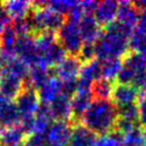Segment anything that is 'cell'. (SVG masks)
I'll return each instance as SVG.
<instances>
[{
	"label": "cell",
	"instance_id": "2e32d148",
	"mask_svg": "<svg viewBox=\"0 0 146 146\" xmlns=\"http://www.w3.org/2000/svg\"><path fill=\"white\" fill-rule=\"evenodd\" d=\"M61 85L62 81L57 77L49 78L48 81L38 91H36L40 102L50 105L54 99H57L61 95Z\"/></svg>",
	"mask_w": 146,
	"mask_h": 146
},
{
	"label": "cell",
	"instance_id": "ffe728a7",
	"mask_svg": "<svg viewBox=\"0 0 146 146\" xmlns=\"http://www.w3.org/2000/svg\"><path fill=\"white\" fill-rule=\"evenodd\" d=\"M21 115L14 102H7L0 107V127H12L21 123Z\"/></svg>",
	"mask_w": 146,
	"mask_h": 146
},
{
	"label": "cell",
	"instance_id": "ba28073f",
	"mask_svg": "<svg viewBox=\"0 0 146 146\" xmlns=\"http://www.w3.org/2000/svg\"><path fill=\"white\" fill-rule=\"evenodd\" d=\"M92 102H93V96H92L91 91L77 90L76 94L70 98L72 116H70L69 123L73 125V127L78 125V122H80L82 115L88 110Z\"/></svg>",
	"mask_w": 146,
	"mask_h": 146
},
{
	"label": "cell",
	"instance_id": "8d00e7d4",
	"mask_svg": "<svg viewBox=\"0 0 146 146\" xmlns=\"http://www.w3.org/2000/svg\"><path fill=\"white\" fill-rule=\"evenodd\" d=\"M7 102H9V100H7V99H5V98H4L3 96L0 94V107H1L2 105H4V104H5Z\"/></svg>",
	"mask_w": 146,
	"mask_h": 146
},
{
	"label": "cell",
	"instance_id": "1f68e13d",
	"mask_svg": "<svg viewBox=\"0 0 146 146\" xmlns=\"http://www.w3.org/2000/svg\"><path fill=\"white\" fill-rule=\"evenodd\" d=\"M78 90V81L76 80H67V81H62L61 85V95L67 98L73 97L76 94Z\"/></svg>",
	"mask_w": 146,
	"mask_h": 146
},
{
	"label": "cell",
	"instance_id": "d6986e66",
	"mask_svg": "<svg viewBox=\"0 0 146 146\" xmlns=\"http://www.w3.org/2000/svg\"><path fill=\"white\" fill-rule=\"evenodd\" d=\"M95 142L96 134L86 129L84 126L76 125L73 127L68 146H94Z\"/></svg>",
	"mask_w": 146,
	"mask_h": 146
},
{
	"label": "cell",
	"instance_id": "5bb4252c",
	"mask_svg": "<svg viewBox=\"0 0 146 146\" xmlns=\"http://www.w3.org/2000/svg\"><path fill=\"white\" fill-rule=\"evenodd\" d=\"M51 77H54L53 68H49L43 64L35 65L30 67L27 84L35 91H38Z\"/></svg>",
	"mask_w": 146,
	"mask_h": 146
},
{
	"label": "cell",
	"instance_id": "9c48e42d",
	"mask_svg": "<svg viewBox=\"0 0 146 146\" xmlns=\"http://www.w3.org/2000/svg\"><path fill=\"white\" fill-rule=\"evenodd\" d=\"M25 89V81L12 74L1 70L0 94L9 102H14L17 95Z\"/></svg>",
	"mask_w": 146,
	"mask_h": 146
},
{
	"label": "cell",
	"instance_id": "74e56055",
	"mask_svg": "<svg viewBox=\"0 0 146 146\" xmlns=\"http://www.w3.org/2000/svg\"><path fill=\"white\" fill-rule=\"evenodd\" d=\"M2 29H3V27H2V26H0V35H1V32H2Z\"/></svg>",
	"mask_w": 146,
	"mask_h": 146
},
{
	"label": "cell",
	"instance_id": "f35d334b",
	"mask_svg": "<svg viewBox=\"0 0 146 146\" xmlns=\"http://www.w3.org/2000/svg\"><path fill=\"white\" fill-rule=\"evenodd\" d=\"M143 88H144V90H145V93H146V83L144 84V86H143ZM145 95H146V94H145Z\"/></svg>",
	"mask_w": 146,
	"mask_h": 146
},
{
	"label": "cell",
	"instance_id": "836d02e7",
	"mask_svg": "<svg viewBox=\"0 0 146 146\" xmlns=\"http://www.w3.org/2000/svg\"><path fill=\"white\" fill-rule=\"evenodd\" d=\"M80 5H81L82 12H83V15H93L95 10L97 8L98 2L96 1H83V2H80Z\"/></svg>",
	"mask_w": 146,
	"mask_h": 146
},
{
	"label": "cell",
	"instance_id": "7a4b0ae2",
	"mask_svg": "<svg viewBox=\"0 0 146 146\" xmlns=\"http://www.w3.org/2000/svg\"><path fill=\"white\" fill-rule=\"evenodd\" d=\"M117 109L111 100H93L82 115V126L94 134L106 135L114 130Z\"/></svg>",
	"mask_w": 146,
	"mask_h": 146
},
{
	"label": "cell",
	"instance_id": "484cf974",
	"mask_svg": "<svg viewBox=\"0 0 146 146\" xmlns=\"http://www.w3.org/2000/svg\"><path fill=\"white\" fill-rule=\"evenodd\" d=\"M100 62V69H102V78L112 81L113 79L117 78V75L123 66L122 59H109Z\"/></svg>",
	"mask_w": 146,
	"mask_h": 146
},
{
	"label": "cell",
	"instance_id": "d590c367",
	"mask_svg": "<svg viewBox=\"0 0 146 146\" xmlns=\"http://www.w3.org/2000/svg\"><path fill=\"white\" fill-rule=\"evenodd\" d=\"M12 58H9L8 56H5L3 53V51L1 50V48H0V68L2 69L7 65V63H8L10 60H11Z\"/></svg>",
	"mask_w": 146,
	"mask_h": 146
},
{
	"label": "cell",
	"instance_id": "44dd1931",
	"mask_svg": "<svg viewBox=\"0 0 146 146\" xmlns=\"http://www.w3.org/2000/svg\"><path fill=\"white\" fill-rule=\"evenodd\" d=\"M17 34L14 31L12 25L4 26L0 35V48L5 56L14 58L15 56V44H16Z\"/></svg>",
	"mask_w": 146,
	"mask_h": 146
},
{
	"label": "cell",
	"instance_id": "b9f144b4",
	"mask_svg": "<svg viewBox=\"0 0 146 146\" xmlns=\"http://www.w3.org/2000/svg\"><path fill=\"white\" fill-rule=\"evenodd\" d=\"M0 128H1V127H0Z\"/></svg>",
	"mask_w": 146,
	"mask_h": 146
},
{
	"label": "cell",
	"instance_id": "e575fe53",
	"mask_svg": "<svg viewBox=\"0 0 146 146\" xmlns=\"http://www.w3.org/2000/svg\"><path fill=\"white\" fill-rule=\"evenodd\" d=\"M133 30L146 35V10L141 12V14L139 15V19L137 21V25L134 26Z\"/></svg>",
	"mask_w": 146,
	"mask_h": 146
},
{
	"label": "cell",
	"instance_id": "4fadbf2b",
	"mask_svg": "<svg viewBox=\"0 0 146 146\" xmlns=\"http://www.w3.org/2000/svg\"><path fill=\"white\" fill-rule=\"evenodd\" d=\"M79 29L83 43L95 44L102 33L100 26L92 15H84L79 21Z\"/></svg>",
	"mask_w": 146,
	"mask_h": 146
},
{
	"label": "cell",
	"instance_id": "30bf717a",
	"mask_svg": "<svg viewBox=\"0 0 146 146\" xmlns=\"http://www.w3.org/2000/svg\"><path fill=\"white\" fill-rule=\"evenodd\" d=\"M81 65L82 63L78 59V57L66 56L60 64H58L56 67H53L54 77L60 79L61 81L76 80L79 76Z\"/></svg>",
	"mask_w": 146,
	"mask_h": 146
},
{
	"label": "cell",
	"instance_id": "ac0fdd59",
	"mask_svg": "<svg viewBox=\"0 0 146 146\" xmlns=\"http://www.w3.org/2000/svg\"><path fill=\"white\" fill-rule=\"evenodd\" d=\"M50 115L52 121H69L72 116L70 112V99L60 95L50 105Z\"/></svg>",
	"mask_w": 146,
	"mask_h": 146
},
{
	"label": "cell",
	"instance_id": "3957f363",
	"mask_svg": "<svg viewBox=\"0 0 146 146\" xmlns=\"http://www.w3.org/2000/svg\"><path fill=\"white\" fill-rule=\"evenodd\" d=\"M58 43L61 45L67 56L78 57L83 42L80 34L79 21L66 18L60 30L56 33Z\"/></svg>",
	"mask_w": 146,
	"mask_h": 146
},
{
	"label": "cell",
	"instance_id": "7402d4cb",
	"mask_svg": "<svg viewBox=\"0 0 146 146\" xmlns=\"http://www.w3.org/2000/svg\"><path fill=\"white\" fill-rule=\"evenodd\" d=\"M66 56L67 54L65 52V50L57 41L56 43H53L47 49V51L43 54V57H42V64L49 67V68H53L58 64H60L65 59Z\"/></svg>",
	"mask_w": 146,
	"mask_h": 146
},
{
	"label": "cell",
	"instance_id": "f1b7e54d",
	"mask_svg": "<svg viewBox=\"0 0 146 146\" xmlns=\"http://www.w3.org/2000/svg\"><path fill=\"white\" fill-rule=\"evenodd\" d=\"M117 116L130 122H133L138 124L139 122V111H138V104L127 106L121 109H117Z\"/></svg>",
	"mask_w": 146,
	"mask_h": 146
},
{
	"label": "cell",
	"instance_id": "ab89813d",
	"mask_svg": "<svg viewBox=\"0 0 146 146\" xmlns=\"http://www.w3.org/2000/svg\"><path fill=\"white\" fill-rule=\"evenodd\" d=\"M0 78H1V68H0Z\"/></svg>",
	"mask_w": 146,
	"mask_h": 146
},
{
	"label": "cell",
	"instance_id": "8fae6325",
	"mask_svg": "<svg viewBox=\"0 0 146 146\" xmlns=\"http://www.w3.org/2000/svg\"><path fill=\"white\" fill-rule=\"evenodd\" d=\"M102 79V69H100V62L97 59L92 61L83 63L78 76V85L91 88L95 81Z\"/></svg>",
	"mask_w": 146,
	"mask_h": 146
},
{
	"label": "cell",
	"instance_id": "8992f818",
	"mask_svg": "<svg viewBox=\"0 0 146 146\" xmlns=\"http://www.w3.org/2000/svg\"><path fill=\"white\" fill-rule=\"evenodd\" d=\"M73 132L69 121H54L48 128L46 135L49 146H68Z\"/></svg>",
	"mask_w": 146,
	"mask_h": 146
},
{
	"label": "cell",
	"instance_id": "7c38bea8",
	"mask_svg": "<svg viewBox=\"0 0 146 146\" xmlns=\"http://www.w3.org/2000/svg\"><path fill=\"white\" fill-rule=\"evenodd\" d=\"M118 10V2L113 0H106L102 2H98V5L94 15L95 19L99 26L107 27L110 24L115 21Z\"/></svg>",
	"mask_w": 146,
	"mask_h": 146
},
{
	"label": "cell",
	"instance_id": "277c9868",
	"mask_svg": "<svg viewBox=\"0 0 146 146\" xmlns=\"http://www.w3.org/2000/svg\"><path fill=\"white\" fill-rule=\"evenodd\" d=\"M15 56L29 67L42 64V58L37 51L35 36L32 34L18 35L15 44Z\"/></svg>",
	"mask_w": 146,
	"mask_h": 146
},
{
	"label": "cell",
	"instance_id": "f546056e",
	"mask_svg": "<svg viewBox=\"0 0 146 146\" xmlns=\"http://www.w3.org/2000/svg\"><path fill=\"white\" fill-rule=\"evenodd\" d=\"M21 146H49L46 133H31L27 135Z\"/></svg>",
	"mask_w": 146,
	"mask_h": 146
},
{
	"label": "cell",
	"instance_id": "d4e9b609",
	"mask_svg": "<svg viewBox=\"0 0 146 146\" xmlns=\"http://www.w3.org/2000/svg\"><path fill=\"white\" fill-rule=\"evenodd\" d=\"M1 70L12 74V75L16 76L19 79H21L23 81L26 82L28 80L30 67L26 63L21 61V59H18L17 57H14L7 63V65Z\"/></svg>",
	"mask_w": 146,
	"mask_h": 146
},
{
	"label": "cell",
	"instance_id": "83f0119b",
	"mask_svg": "<svg viewBox=\"0 0 146 146\" xmlns=\"http://www.w3.org/2000/svg\"><path fill=\"white\" fill-rule=\"evenodd\" d=\"M76 4H77L76 1L60 0V1H47L46 2V7L50 9L51 11H54V12L62 14V15L65 16V15H68Z\"/></svg>",
	"mask_w": 146,
	"mask_h": 146
},
{
	"label": "cell",
	"instance_id": "9a60e30c",
	"mask_svg": "<svg viewBox=\"0 0 146 146\" xmlns=\"http://www.w3.org/2000/svg\"><path fill=\"white\" fill-rule=\"evenodd\" d=\"M26 133L19 125L0 128V146H21Z\"/></svg>",
	"mask_w": 146,
	"mask_h": 146
},
{
	"label": "cell",
	"instance_id": "e0dca14e",
	"mask_svg": "<svg viewBox=\"0 0 146 146\" xmlns=\"http://www.w3.org/2000/svg\"><path fill=\"white\" fill-rule=\"evenodd\" d=\"M139 15L140 14L137 11V9L133 7L132 2H129V1L118 2V10L117 15H116L117 21H116L121 23L126 27L133 29L139 19Z\"/></svg>",
	"mask_w": 146,
	"mask_h": 146
},
{
	"label": "cell",
	"instance_id": "4dcf8cb0",
	"mask_svg": "<svg viewBox=\"0 0 146 146\" xmlns=\"http://www.w3.org/2000/svg\"><path fill=\"white\" fill-rule=\"evenodd\" d=\"M78 59L82 64L95 59V44L83 43L80 51L78 53Z\"/></svg>",
	"mask_w": 146,
	"mask_h": 146
},
{
	"label": "cell",
	"instance_id": "5b68a950",
	"mask_svg": "<svg viewBox=\"0 0 146 146\" xmlns=\"http://www.w3.org/2000/svg\"><path fill=\"white\" fill-rule=\"evenodd\" d=\"M140 98V91L137 86L132 84H123V83H114L112 91V102L116 107V109H121L127 106L138 104Z\"/></svg>",
	"mask_w": 146,
	"mask_h": 146
},
{
	"label": "cell",
	"instance_id": "603a6c76",
	"mask_svg": "<svg viewBox=\"0 0 146 146\" xmlns=\"http://www.w3.org/2000/svg\"><path fill=\"white\" fill-rule=\"evenodd\" d=\"M1 4L5 9V11L9 13L12 21L13 19H17V18L26 17L32 9V2L21 1V0L5 1V2H1Z\"/></svg>",
	"mask_w": 146,
	"mask_h": 146
},
{
	"label": "cell",
	"instance_id": "cb8c5ba5",
	"mask_svg": "<svg viewBox=\"0 0 146 146\" xmlns=\"http://www.w3.org/2000/svg\"><path fill=\"white\" fill-rule=\"evenodd\" d=\"M113 85L112 81L106 80V79H99L95 81L91 86V93L95 100H110L112 96V91H113Z\"/></svg>",
	"mask_w": 146,
	"mask_h": 146
},
{
	"label": "cell",
	"instance_id": "4316f807",
	"mask_svg": "<svg viewBox=\"0 0 146 146\" xmlns=\"http://www.w3.org/2000/svg\"><path fill=\"white\" fill-rule=\"evenodd\" d=\"M123 146H144L145 130L142 127H135L129 132L122 135Z\"/></svg>",
	"mask_w": 146,
	"mask_h": 146
},
{
	"label": "cell",
	"instance_id": "d6a6232c",
	"mask_svg": "<svg viewBox=\"0 0 146 146\" xmlns=\"http://www.w3.org/2000/svg\"><path fill=\"white\" fill-rule=\"evenodd\" d=\"M138 111H139V123L141 127L146 130V95L140 96L138 102Z\"/></svg>",
	"mask_w": 146,
	"mask_h": 146
},
{
	"label": "cell",
	"instance_id": "6da1fadb",
	"mask_svg": "<svg viewBox=\"0 0 146 146\" xmlns=\"http://www.w3.org/2000/svg\"><path fill=\"white\" fill-rule=\"evenodd\" d=\"M133 29L114 21L105 27L95 43V58L98 61L123 59L129 52V41Z\"/></svg>",
	"mask_w": 146,
	"mask_h": 146
},
{
	"label": "cell",
	"instance_id": "60d3db41",
	"mask_svg": "<svg viewBox=\"0 0 146 146\" xmlns=\"http://www.w3.org/2000/svg\"><path fill=\"white\" fill-rule=\"evenodd\" d=\"M0 5H1V2H0Z\"/></svg>",
	"mask_w": 146,
	"mask_h": 146
},
{
	"label": "cell",
	"instance_id": "52a82bcc",
	"mask_svg": "<svg viewBox=\"0 0 146 146\" xmlns=\"http://www.w3.org/2000/svg\"><path fill=\"white\" fill-rule=\"evenodd\" d=\"M14 102L21 117L25 118L34 116V113L41 102L35 90L32 88H25L14 99Z\"/></svg>",
	"mask_w": 146,
	"mask_h": 146
}]
</instances>
